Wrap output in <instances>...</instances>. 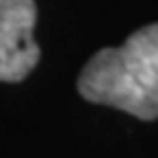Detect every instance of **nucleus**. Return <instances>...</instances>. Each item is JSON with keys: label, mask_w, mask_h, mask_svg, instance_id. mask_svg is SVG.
<instances>
[{"label": "nucleus", "mask_w": 158, "mask_h": 158, "mask_svg": "<svg viewBox=\"0 0 158 158\" xmlns=\"http://www.w3.org/2000/svg\"><path fill=\"white\" fill-rule=\"evenodd\" d=\"M86 101L118 108L141 121L158 118V22L134 31L123 46L97 51L77 79Z\"/></svg>", "instance_id": "f257e3e1"}, {"label": "nucleus", "mask_w": 158, "mask_h": 158, "mask_svg": "<svg viewBox=\"0 0 158 158\" xmlns=\"http://www.w3.org/2000/svg\"><path fill=\"white\" fill-rule=\"evenodd\" d=\"M35 20L37 7L33 0H0V81H22L37 66Z\"/></svg>", "instance_id": "f03ea898"}]
</instances>
